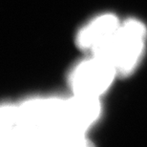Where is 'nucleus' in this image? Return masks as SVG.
Segmentation results:
<instances>
[{
  "mask_svg": "<svg viewBox=\"0 0 147 147\" xmlns=\"http://www.w3.org/2000/svg\"><path fill=\"white\" fill-rule=\"evenodd\" d=\"M147 29L135 18L121 22L116 36L101 57L113 64L119 76H130L142 60L146 45Z\"/></svg>",
  "mask_w": 147,
  "mask_h": 147,
  "instance_id": "f257e3e1",
  "label": "nucleus"
},
{
  "mask_svg": "<svg viewBox=\"0 0 147 147\" xmlns=\"http://www.w3.org/2000/svg\"><path fill=\"white\" fill-rule=\"evenodd\" d=\"M121 24L116 14L104 13L93 17L76 33V43L87 55H103Z\"/></svg>",
  "mask_w": 147,
  "mask_h": 147,
  "instance_id": "7ed1b4c3",
  "label": "nucleus"
},
{
  "mask_svg": "<svg viewBox=\"0 0 147 147\" xmlns=\"http://www.w3.org/2000/svg\"><path fill=\"white\" fill-rule=\"evenodd\" d=\"M87 55L70 71L69 87L73 96L100 100L119 76L107 58L101 55Z\"/></svg>",
  "mask_w": 147,
  "mask_h": 147,
  "instance_id": "f03ea898",
  "label": "nucleus"
}]
</instances>
